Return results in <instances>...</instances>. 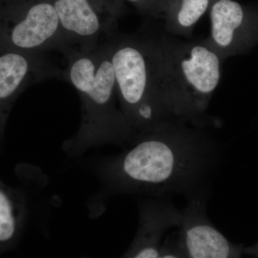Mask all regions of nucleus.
Segmentation results:
<instances>
[{"label":"nucleus","mask_w":258,"mask_h":258,"mask_svg":"<svg viewBox=\"0 0 258 258\" xmlns=\"http://www.w3.org/2000/svg\"><path fill=\"white\" fill-rule=\"evenodd\" d=\"M208 40L223 60L258 45V10L235 0H212Z\"/></svg>","instance_id":"obj_8"},{"label":"nucleus","mask_w":258,"mask_h":258,"mask_svg":"<svg viewBox=\"0 0 258 258\" xmlns=\"http://www.w3.org/2000/svg\"><path fill=\"white\" fill-rule=\"evenodd\" d=\"M212 0H164L162 16L167 33L191 37L194 28L209 11Z\"/></svg>","instance_id":"obj_12"},{"label":"nucleus","mask_w":258,"mask_h":258,"mask_svg":"<svg viewBox=\"0 0 258 258\" xmlns=\"http://www.w3.org/2000/svg\"><path fill=\"white\" fill-rule=\"evenodd\" d=\"M152 63L159 93L176 121L206 128L208 111L224 61L208 39L139 36Z\"/></svg>","instance_id":"obj_2"},{"label":"nucleus","mask_w":258,"mask_h":258,"mask_svg":"<svg viewBox=\"0 0 258 258\" xmlns=\"http://www.w3.org/2000/svg\"><path fill=\"white\" fill-rule=\"evenodd\" d=\"M108 42L120 109L134 137L176 121L161 98L140 37L116 33Z\"/></svg>","instance_id":"obj_4"},{"label":"nucleus","mask_w":258,"mask_h":258,"mask_svg":"<svg viewBox=\"0 0 258 258\" xmlns=\"http://www.w3.org/2000/svg\"><path fill=\"white\" fill-rule=\"evenodd\" d=\"M69 48L89 50L117 33L123 0H52Z\"/></svg>","instance_id":"obj_6"},{"label":"nucleus","mask_w":258,"mask_h":258,"mask_svg":"<svg viewBox=\"0 0 258 258\" xmlns=\"http://www.w3.org/2000/svg\"><path fill=\"white\" fill-rule=\"evenodd\" d=\"M63 55L68 64L62 79L81 103L79 130L62 144L64 154L77 159L94 148L128 146L134 133L120 109L108 40L89 50L69 48Z\"/></svg>","instance_id":"obj_3"},{"label":"nucleus","mask_w":258,"mask_h":258,"mask_svg":"<svg viewBox=\"0 0 258 258\" xmlns=\"http://www.w3.org/2000/svg\"><path fill=\"white\" fill-rule=\"evenodd\" d=\"M63 71L44 53L0 49V154L4 150L5 130L18 97L32 85L59 78Z\"/></svg>","instance_id":"obj_7"},{"label":"nucleus","mask_w":258,"mask_h":258,"mask_svg":"<svg viewBox=\"0 0 258 258\" xmlns=\"http://www.w3.org/2000/svg\"><path fill=\"white\" fill-rule=\"evenodd\" d=\"M0 49L62 54L69 49L52 0H0Z\"/></svg>","instance_id":"obj_5"},{"label":"nucleus","mask_w":258,"mask_h":258,"mask_svg":"<svg viewBox=\"0 0 258 258\" xmlns=\"http://www.w3.org/2000/svg\"><path fill=\"white\" fill-rule=\"evenodd\" d=\"M20 186L13 187L0 179V254L18 247L31 218L33 199L30 191L42 171L20 164L15 168Z\"/></svg>","instance_id":"obj_9"},{"label":"nucleus","mask_w":258,"mask_h":258,"mask_svg":"<svg viewBox=\"0 0 258 258\" xmlns=\"http://www.w3.org/2000/svg\"><path fill=\"white\" fill-rule=\"evenodd\" d=\"M138 210L137 233L121 257L159 258L164 236L171 229L179 228L182 212L167 199L156 198L139 201Z\"/></svg>","instance_id":"obj_11"},{"label":"nucleus","mask_w":258,"mask_h":258,"mask_svg":"<svg viewBox=\"0 0 258 258\" xmlns=\"http://www.w3.org/2000/svg\"><path fill=\"white\" fill-rule=\"evenodd\" d=\"M208 198L189 199L181 211L182 218L177 232L185 258L238 257L240 249L209 218Z\"/></svg>","instance_id":"obj_10"},{"label":"nucleus","mask_w":258,"mask_h":258,"mask_svg":"<svg viewBox=\"0 0 258 258\" xmlns=\"http://www.w3.org/2000/svg\"><path fill=\"white\" fill-rule=\"evenodd\" d=\"M135 7L140 14L150 19L161 18L164 0H123Z\"/></svg>","instance_id":"obj_13"},{"label":"nucleus","mask_w":258,"mask_h":258,"mask_svg":"<svg viewBox=\"0 0 258 258\" xmlns=\"http://www.w3.org/2000/svg\"><path fill=\"white\" fill-rule=\"evenodd\" d=\"M159 258H185L178 237L177 230L166 236L163 240Z\"/></svg>","instance_id":"obj_14"},{"label":"nucleus","mask_w":258,"mask_h":258,"mask_svg":"<svg viewBox=\"0 0 258 258\" xmlns=\"http://www.w3.org/2000/svg\"><path fill=\"white\" fill-rule=\"evenodd\" d=\"M220 158V145L205 128L174 121L137 134L124 152L90 164L100 186L88 198V214L101 216L108 200L118 195L208 198Z\"/></svg>","instance_id":"obj_1"}]
</instances>
